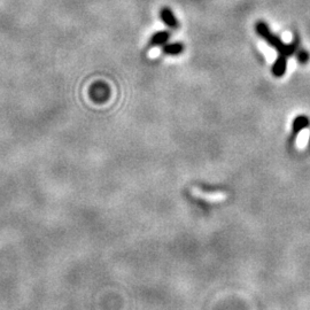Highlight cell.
<instances>
[{
	"label": "cell",
	"mask_w": 310,
	"mask_h": 310,
	"mask_svg": "<svg viewBox=\"0 0 310 310\" xmlns=\"http://www.w3.org/2000/svg\"><path fill=\"white\" fill-rule=\"evenodd\" d=\"M255 31H257L258 36H259V37H261L269 46L275 49L280 55L291 56L298 51L299 48L298 41H294L293 43H291V44H285L278 36L272 34V31L270 30L268 24L263 22V21H258V22H257V24H255Z\"/></svg>",
	"instance_id": "6da1fadb"
},
{
	"label": "cell",
	"mask_w": 310,
	"mask_h": 310,
	"mask_svg": "<svg viewBox=\"0 0 310 310\" xmlns=\"http://www.w3.org/2000/svg\"><path fill=\"white\" fill-rule=\"evenodd\" d=\"M190 193H191V196H193L194 198L205 200L210 204H219L228 199V193L223 192V191L205 192V191L199 189V187H192V189H190Z\"/></svg>",
	"instance_id": "7a4b0ae2"
},
{
	"label": "cell",
	"mask_w": 310,
	"mask_h": 310,
	"mask_svg": "<svg viewBox=\"0 0 310 310\" xmlns=\"http://www.w3.org/2000/svg\"><path fill=\"white\" fill-rule=\"evenodd\" d=\"M160 19L162 20L165 26L169 27L170 29H177L179 27L177 17L175 16L174 12L168 7H164V8L161 9L160 12Z\"/></svg>",
	"instance_id": "3957f363"
},
{
	"label": "cell",
	"mask_w": 310,
	"mask_h": 310,
	"mask_svg": "<svg viewBox=\"0 0 310 310\" xmlns=\"http://www.w3.org/2000/svg\"><path fill=\"white\" fill-rule=\"evenodd\" d=\"M286 69H287V56L280 55L279 54V56L277 57L275 63L272 64L271 73L275 77L280 78L284 76L285 73H286Z\"/></svg>",
	"instance_id": "277c9868"
},
{
	"label": "cell",
	"mask_w": 310,
	"mask_h": 310,
	"mask_svg": "<svg viewBox=\"0 0 310 310\" xmlns=\"http://www.w3.org/2000/svg\"><path fill=\"white\" fill-rule=\"evenodd\" d=\"M170 38V32L169 31H158L155 32L150 41V46H160L164 45Z\"/></svg>",
	"instance_id": "5b68a950"
},
{
	"label": "cell",
	"mask_w": 310,
	"mask_h": 310,
	"mask_svg": "<svg viewBox=\"0 0 310 310\" xmlns=\"http://www.w3.org/2000/svg\"><path fill=\"white\" fill-rule=\"evenodd\" d=\"M184 51V46L181 43H169V44L163 45L162 48V52L167 55H179Z\"/></svg>",
	"instance_id": "8992f818"
},
{
	"label": "cell",
	"mask_w": 310,
	"mask_h": 310,
	"mask_svg": "<svg viewBox=\"0 0 310 310\" xmlns=\"http://www.w3.org/2000/svg\"><path fill=\"white\" fill-rule=\"evenodd\" d=\"M309 125V118L306 115H299L294 118L293 121V132L295 135H298L299 132H301L302 130L308 128Z\"/></svg>",
	"instance_id": "52a82bcc"
},
{
	"label": "cell",
	"mask_w": 310,
	"mask_h": 310,
	"mask_svg": "<svg viewBox=\"0 0 310 310\" xmlns=\"http://www.w3.org/2000/svg\"><path fill=\"white\" fill-rule=\"evenodd\" d=\"M297 59H298V61H299V63H301V64H307L308 62H309V60H310V55H309V53L306 51L305 49H300L299 50L298 49V51H297Z\"/></svg>",
	"instance_id": "ba28073f"
}]
</instances>
